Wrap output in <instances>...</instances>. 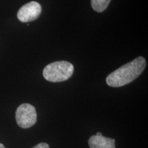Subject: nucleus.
<instances>
[{"mask_svg":"<svg viewBox=\"0 0 148 148\" xmlns=\"http://www.w3.org/2000/svg\"><path fill=\"white\" fill-rule=\"evenodd\" d=\"M32 148H49V146L46 143H38V145H35Z\"/></svg>","mask_w":148,"mask_h":148,"instance_id":"0eeeda50","label":"nucleus"},{"mask_svg":"<svg viewBox=\"0 0 148 148\" xmlns=\"http://www.w3.org/2000/svg\"><path fill=\"white\" fill-rule=\"evenodd\" d=\"M16 123L22 128H29L36 123V111L34 106L29 103H22L16 110Z\"/></svg>","mask_w":148,"mask_h":148,"instance_id":"7ed1b4c3","label":"nucleus"},{"mask_svg":"<svg viewBox=\"0 0 148 148\" xmlns=\"http://www.w3.org/2000/svg\"><path fill=\"white\" fill-rule=\"evenodd\" d=\"M42 8L39 3L36 1L30 2L23 5L17 12V18L23 23L33 21L39 17Z\"/></svg>","mask_w":148,"mask_h":148,"instance_id":"20e7f679","label":"nucleus"},{"mask_svg":"<svg viewBox=\"0 0 148 148\" xmlns=\"http://www.w3.org/2000/svg\"><path fill=\"white\" fill-rule=\"evenodd\" d=\"M0 148H5V147H4V145H3V144L0 143Z\"/></svg>","mask_w":148,"mask_h":148,"instance_id":"1a4fd4ad","label":"nucleus"},{"mask_svg":"<svg viewBox=\"0 0 148 148\" xmlns=\"http://www.w3.org/2000/svg\"><path fill=\"white\" fill-rule=\"evenodd\" d=\"M111 0H91V6L97 12H102L107 8Z\"/></svg>","mask_w":148,"mask_h":148,"instance_id":"423d86ee","label":"nucleus"},{"mask_svg":"<svg viewBox=\"0 0 148 148\" xmlns=\"http://www.w3.org/2000/svg\"><path fill=\"white\" fill-rule=\"evenodd\" d=\"M96 135H97V136H101V135H102V134H101V132H97V134H96Z\"/></svg>","mask_w":148,"mask_h":148,"instance_id":"6e6552de","label":"nucleus"},{"mask_svg":"<svg viewBox=\"0 0 148 148\" xmlns=\"http://www.w3.org/2000/svg\"><path fill=\"white\" fill-rule=\"evenodd\" d=\"M73 65L67 61H56L51 62L44 68V78L51 82H60L67 80L73 75Z\"/></svg>","mask_w":148,"mask_h":148,"instance_id":"f03ea898","label":"nucleus"},{"mask_svg":"<svg viewBox=\"0 0 148 148\" xmlns=\"http://www.w3.org/2000/svg\"><path fill=\"white\" fill-rule=\"evenodd\" d=\"M146 66L145 59L140 56L121 66L107 76L106 84L111 87H121L132 82L143 73Z\"/></svg>","mask_w":148,"mask_h":148,"instance_id":"f257e3e1","label":"nucleus"},{"mask_svg":"<svg viewBox=\"0 0 148 148\" xmlns=\"http://www.w3.org/2000/svg\"><path fill=\"white\" fill-rule=\"evenodd\" d=\"M90 148H115V140L105 136L92 135L88 139Z\"/></svg>","mask_w":148,"mask_h":148,"instance_id":"39448f33","label":"nucleus"}]
</instances>
